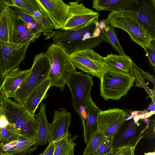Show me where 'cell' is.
Returning a JSON list of instances; mask_svg holds the SVG:
<instances>
[{
  "instance_id": "obj_7",
  "label": "cell",
  "mask_w": 155,
  "mask_h": 155,
  "mask_svg": "<svg viewBox=\"0 0 155 155\" xmlns=\"http://www.w3.org/2000/svg\"><path fill=\"white\" fill-rule=\"evenodd\" d=\"M66 84L71 93L73 107L78 113L91 95L94 84L93 78L89 74L76 71L71 74Z\"/></svg>"
},
{
  "instance_id": "obj_2",
  "label": "cell",
  "mask_w": 155,
  "mask_h": 155,
  "mask_svg": "<svg viewBox=\"0 0 155 155\" xmlns=\"http://www.w3.org/2000/svg\"><path fill=\"white\" fill-rule=\"evenodd\" d=\"M50 66L48 79L51 87L64 89L66 82L76 71L69 54L63 48L54 43L50 45L45 53Z\"/></svg>"
},
{
  "instance_id": "obj_9",
  "label": "cell",
  "mask_w": 155,
  "mask_h": 155,
  "mask_svg": "<svg viewBox=\"0 0 155 155\" xmlns=\"http://www.w3.org/2000/svg\"><path fill=\"white\" fill-rule=\"evenodd\" d=\"M67 17L61 28L64 31H76L84 28L98 18L99 13L87 8L78 1L69 2Z\"/></svg>"
},
{
  "instance_id": "obj_6",
  "label": "cell",
  "mask_w": 155,
  "mask_h": 155,
  "mask_svg": "<svg viewBox=\"0 0 155 155\" xmlns=\"http://www.w3.org/2000/svg\"><path fill=\"white\" fill-rule=\"evenodd\" d=\"M50 68L44 53L36 54L28 76L16 92L14 101L24 105L31 93L48 78Z\"/></svg>"
},
{
  "instance_id": "obj_35",
  "label": "cell",
  "mask_w": 155,
  "mask_h": 155,
  "mask_svg": "<svg viewBox=\"0 0 155 155\" xmlns=\"http://www.w3.org/2000/svg\"><path fill=\"white\" fill-rule=\"evenodd\" d=\"M137 69L140 74L143 78L148 80L153 84L154 87V90H155V78L154 77L150 75L148 72L143 71L138 66Z\"/></svg>"
},
{
  "instance_id": "obj_20",
  "label": "cell",
  "mask_w": 155,
  "mask_h": 155,
  "mask_svg": "<svg viewBox=\"0 0 155 155\" xmlns=\"http://www.w3.org/2000/svg\"><path fill=\"white\" fill-rule=\"evenodd\" d=\"M138 0H93L92 7L97 11L118 12L132 8Z\"/></svg>"
},
{
  "instance_id": "obj_45",
  "label": "cell",
  "mask_w": 155,
  "mask_h": 155,
  "mask_svg": "<svg viewBox=\"0 0 155 155\" xmlns=\"http://www.w3.org/2000/svg\"><path fill=\"white\" fill-rule=\"evenodd\" d=\"M144 155H155V151H154L148 152L146 153H145Z\"/></svg>"
},
{
  "instance_id": "obj_29",
  "label": "cell",
  "mask_w": 155,
  "mask_h": 155,
  "mask_svg": "<svg viewBox=\"0 0 155 155\" xmlns=\"http://www.w3.org/2000/svg\"><path fill=\"white\" fill-rule=\"evenodd\" d=\"M105 138L104 136L102 133L96 130L87 144L82 155H92Z\"/></svg>"
},
{
  "instance_id": "obj_40",
  "label": "cell",
  "mask_w": 155,
  "mask_h": 155,
  "mask_svg": "<svg viewBox=\"0 0 155 155\" xmlns=\"http://www.w3.org/2000/svg\"><path fill=\"white\" fill-rule=\"evenodd\" d=\"M155 111H151L148 113H145L138 116L139 119H145L150 117L152 115L154 114Z\"/></svg>"
},
{
  "instance_id": "obj_31",
  "label": "cell",
  "mask_w": 155,
  "mask_h": 155,
  "mask_svg": "<svg viewBox=\"0 0 155 155\" xmlns=\"http://www.w3.org/2000/svg\"><path fill=\"white\" fill-rule=\"evenodd\" d=\"M20 137L15 132L9 124L6 127L1 128L0 143L3 144L17 140Z\"/></svg>"
},
{
  "instance_id": "obj_8",
  "label": "cell",
  "mask_w": 155,
  "mask_h": 155,
  "mask_svg": "<svg viewBox=\"0 0 155 155\" xmlns=\"http://www.w3.org/2000/svg\"><path fill=\"white\" fill-rule=\"evenodd\" d=\"M70 57L75 67L99 79L106 70L104 57L93 49L76 51L70 54Z\"/></svg>"
},
{
  "instance_id": "obj_15",
  "label": "cell",
  "mask_w": 155,
  "mask_h": 155,
  "mask_svg": "<svg viewBox=\"0 0 155 155\" xmlns=\"http://www.w3.org/2000/svg\"><path fill=\"white\" fill-rule=\"evenodd\" d=\"M72 116L63 108L54 111L53 120L50 124L51 141L54 143L70 134L68 131Z\"/></svg>"
},
{
  "instance_id": "obj_44",
  "label": "cell",
  "mask_w": 155,
  "mask_h": 155,
  "mask_svg": "<svg viewBox=\"0 0 155 155\" xmlns=\"http://www.w3.org/2000/svg\"><path fill=\"white\" fill-rule=\"evenodd\" d=\"M2 144L0 143V155H11L4 151L2 148Z\"/></svg>"
},
{
  "instance_id": "obj_10",
  "label": "cell",
  "mask_w": 155,
  "mask_h": 155,
  "mask_svg": "<svg viewBox=\"0 0 155 155\" xmlns=\"http://www.w3.org/2000/svg\"><path fill=\"white\" fill-rule=\"evenodd\" d=\"M30 44L0 41V66L4 76L19 67L25 57Z\"/></svg>"
},
{
  "instance_id": "obj_37",
  "label": "cell",
  "mask_w": 155,
  "mask_h": 155,
  "mask_svg": "<svg viewBox=\"0 0 155 155\" xmlns=\"http://www.w3.org/2000/svg\"><path fill=\"white\" fill-rule=\"evenodd\" d=\"M18 142V139L17 140L13 141L4 144H2V149L4 151L6 152L14 147L16 144Z\"/></svg>"
},
{
  "instance_id": "obj_32",
  "label": "cell",
  "mask_w": 155,
  "mask_h": 155,
  "mask_svg": "<svg viewBox=\"0 0 155 155\" xmlns=\"http://www.w3.org/2000/svg\"><path fill=\"white\" fill-rule=\"evenodd\" d=\"M114 138L105 137L92 155H108L112 151Z\"/></svg>"
},
{
  "instance_id": "obj_27",
  "label": "cell",
  "mask_w": 155,
  "mask_h": 155,
  "mask_svg": "<svg viewBox=\"0 0 155 155\" xmlns=\"http://www.w3.org/2000/svg\"><path fill=\"white\" fill-rule=\"evenodd\" d=\"M71 134L55 143V148L53 155H74V142L77 135L71 137Z\"/></svg>"
},
{
  "instance_id": "obj_46",
  "label": "cell",
  "mask_w": 155,
  "mask_h": 155,
  "mask_svg": "<svg viewBox=\"0 0 155 155\" xmlns=\"http://www.w3.org/2000/svg\"><path fill=\"white\" fill-rule=\"evenodd\" d=\"M2 115H2L1 114V113H0V117L2 116Z\"/></svg>"
},
{
  "instance_id": "obj_34",
  "label": "cell",
  "mask_w": 155,
  "mask_h": 155,
  "mask_svg": "<svg viewBox=\"0 0 155 155\" xmlns=\"http://www.w3.org/2000/svg\"><path fill=\"white\" fill-rule=\"evenodd\" d=\"M13 17L24 21L25 23L35 22L32 15L27 14L19 9L14 8L13 10Z\"/></svg>"
},
{
  "instance_id": "obj_25",
  "label": "cell",
  "mask_w": 155,
  "mask_h": 155,
  "mask_svg": "<svg viewBox=\"0 0 155 155\" xmlns=\"http://www.w3.org/2000/svg\"><path fill=\"white\" fill-rule=\"evenodd\" d=\"M106 27L101 30V36L103 41L109 43L120 55H126L118 39L114 28L107 20L104 19Z\"/></svg>"
},
{
  "instance_id": "obj_28",
  "label": "cell",
  "mask_w": 155,
  "mask_h": 155,
  "mask_svg": "<svg viewBox=\"0 0 155 155\" xmlns=\"http://www.w3.org/2000/svg\"><path fill=\"white\" fill-rule=\"evenodd\" d=\"M8 7H13L31 15L38 10L39 6L36 0H4Z\"/></svg>"
},
{
  "instance_id": "obj_12",
  "label": "cell",
  "mask_w": 155,
  "mask_h": 155,
  "mask_svg": "<svg viewBox=\"0 0 155 155\" xmlns=\"http://www.w3.org/2000/svg\"><path fill=\"white\" fill-rule=\"evenodd\" d=\"M39 8L53 23L55 29H61L68 15L69 6L62 0H36Z\"/></svg>"
},
{
  "instance_id": "obj_13",
  "label": "cell",
  "mask_w": 155,
  "mask_h": 155,
  "mask_svg": "<svg viewBox=\"0 0 155 155\" xmlns=\"http://www.w3.org/2000/svg\"><path fill=\"white\" fill-rule=\"evenodd\" d=\"M130 9L146 31L155 39V0H138Z\"/></svg>"
},
{
  "instance_id": "obj_39",
  "label": "cell",
  "mask_w": 155,
  "mask_h": 155,
  "mask_svg": "<svg viewBox=\"0 0 155 155\" xmlns=\"http://www.w3.org/2000/svg\"><path fill=\"white\" fill-rule=\"evenodd\" d=\"M9 123L4 115L0 117V128H4L6 127Z\"/></svg>"
},
{
  "instance_id": "obj_48",
  "label": "cell",
  "mask_w": 155,
  "mask_h": 155,
  "mask_svg": "<svg viewBox=\"0 0 155 155\" xmlns=\"http://www.w3.org/2000/svg\"><path fill=\"white\" fill-rule=\"evenodd\" d=\"M0 130H1V128H0Z\"/></svg>"
},
{
  "instance_id": "obj_43",
  "label": "cell",
  "mask_w": 155,
  "mask_h": 155,
  "mask_svg": "<svg viewBox=\"0 0 155 155\" xmlns=\"http://www.w3.org/2000/svg\"><path fill=\"white\" fill-rule=\"evenodd\" d=\"M5 77L2 74L1 68L0 66V88L4 80Z\"/></svg>"
},
{
  "instance_id": "obj_41",
  "label": "cell",
  "mask_w": 155,
  "mask_h": 155,
  "mask_svg": "<svg viewBox=\"0 0 155 155\" xmlns=\"http://www.w3.org/2000/svg\"><path fill=\"white\" fill-rule=\"evenodd\" d=\"M8 7L5 3L4 0H0V15Z\"/></svg>"
},
{
  "instance_id": "obj_19",
  "label": "cell",
  "mask_w": 155,
  "mask_h": 155,
  "mask_svg": "<svg viewBox=\"0 0 155 155\" xmlns=\"http://www.w3.org/2000/svg\"><path fill=\"white\" fill-rule=\"evenodd\" d=\"M104 64L107 69L116 71L129 73L133 61L129 56L111 53L104 57Z\"/></svg>"
},
{
  "instance_id": "obj_21",
  "label": "cell",
  "mask_w": 155,
  "mask_h": 155,
  "mask_svg": "<svg viewBox=\"0 0 155 155\" xmlns=\"http://www.w3.org/2000/svg\"><path fill=\"white\" fill-rule=\"evenodd\" d=\"M51 87V82L48 78L35 89L28 97L23 105L32 115H35L37 108L41 101L45 97Z\"/></svg>"
},
{
  "instance_id": "obj_16",
  "label": "cell",
  "mask_w": 155,
  "mask_h": 155,
  "mask_svg": "<svg viewBox=\"0 0 155 155\" xmlns=\"http://www.w3.org/2000/svg\"><path fill=\"white\" fill-rule=\"evenodd\" d=\"M29 71L30 69L22 70L18 67L5 75L0 88L6 97H15L17 91L25 80Z\"/></svg>"
},
{
  "instance_id": "obj_22",
  "label": "cell",
  "mask_w": 155,
  "mask_h": 155,
  "mask_svg": "<svg viewBox=\"0 0 155 155\" xmlns=\"http://www.w3.org/2000/svg\"><path fill=\"white\" fill-rule=\"evenodd\" d=\"M32 17L36 24L38 33H42L45 40L52 38L56 31L54 30L53 23L43 11L39 8Z\"/></svg>"
},
{
  "instance_id": "obj_1",
  "label": "cell",
  "mask_w": 155,
  "mask_h": 155,
  "mask_svg": "<svg viewBox=\"0 0 155 155\" xmlns=\"http://www.w3.org/2000/svg\"><path fill=\"white\" fill-rule=\"evenodd\" d=\"M98 19L79 30L56 31L52 38L54 43L62 47L70 54L76 51L93 49L99 46L103 41Z\"/></svg>"
},
{
  "instance_id": "obj_38",
  "label": "cell",
  "mask_w": 155,
  "mask_h": 155,
  "mask_svg": "<svg viewBox=\"0 0 155 155\" xmlns=\"http://www.w3.org/2000/svg\"><path fill=\"white\" fill-rule=\"evenodd\" d=\"M4 95L0 88V113L2 115H4L3 105Z\"/></svg>"
},
{
  "instance_id": "obj_24",
  "label": "cell",
  "mask_w": 155,
  "mask_h": 155,
  "mask_svg": "<svg viewBox=\"0 0 155 155\" xmlns=\"http://www.w3.org/2000/svg\"><path fill=\"white\" fill-rule=\"evenodd\" d=\"M38 145L35 140L20 137L16 144L6 152L11 155H31L37 149Z\"/></svg>"
},
{
  "instance_id": "obj_36",
  "label": "cell",
  "mask_w": 155,
  "mask_h": 155,
  "mask_svg": "<svg viewBox=\"0 0 155 155\" xmlns=\"http://www.w3.org/2000/svg\"><path fill=\"white\" fill-rule=\"evenodd\" d=\"M55 148L54 142L51 141L49 142L46 149L42 153V155H53Z\"/></svg>"
},
{
  "instance_id": "obj_4",
  "label": "cell",
  "mask_w": 155,
  "mask_h": 155,
  "mask_svg": "<svg viewBox=\"0 0 155 155\" xmlns=\"http://www.w3.org/2000/svg\"><path fill=\"white\" fill-rule=\"evenodd\" d=\"M106 19L114 28L127 32L132 40L144 51L150 42L155 40L138 21L130 9L110 12Z\"/></svg>"
},
{
  "instance_id": "obj_33",
  "label": "cell",
  "mask_w": 155,
  "mask_h": 155,
  "mask_svg": "<svg viewBox=\"0 0 155 155\" xmlns=\"http://www.w3.org/2000/svg\"><path fill=\"white\" fill-rule=\"evenodd\" d=\"M146 55L148 57L150 63L153 67L154 70L155 69V40L152 41L149 46L145 49Z\"/></svg>"
},
{
  "instance_id": "obj_3",
  "label": "cell",
  "mask_w": 155,
  "mask_h": 155,
  "mask_svg": "<svg viewBox=\"0 0 155 155\" xmlns=\"http://www.w3.org/2000/svg\"><path fill=\"white\" fill-rule=\"evenodd\" d=\"M3 111L4 115L16 133L35 141L38 122L23 105L4 95Z\"/></svg>"
},
{
  "instance_id": "obj_17",
  "label": "cell",
  "mask_w": 155,
  "mask_h": 155,
  "mask_svg": "<svg viewBox=\"0 0 155 155\" xmlns=\"http://www.w3.org/2000/svg\"><path fill=\"white\" fill-rule=\"evenodd\" d=\"M41 35L35 34L29 30L24 21L13 17L10 42L19 44H30Z\"/></svg>"
},
{
  "instance_id": "obj_26",
  "label": "cell",
  "mask_w": 155,
  "mask_h": 155,
  "mask_svg": "<svg viewBox=\"0 0 155 155\" xmlns=\"http://www.w3.org/2000/svg\"><path fill=\"white\" fill-rule=\"evenodd\" d=\"M138 126L134 120L130 121L126 129L117 139L113 147L124 145L135 141L138 138L137 130Z\"/></svg>"
},
{
  "instance_id": "obj_23",
  "label": "cell",
  "mask_w": 155,
  "mask_h": 155,
  "mask_svg": "<svg viewBox=\"0 0 155 155\" xmlns=\"http://www.w3.org/2000/svg\"><path fill=\"white\" fill-rule=\"evenodd\" d=\"M13 18V10L10 7L0 15V41L9 42Z\"/></svg>"
},
{
  "instance_id": "obj_18",
  "label": "cell",
  "mask_w": 155,
  "mask_h": 155,
  "mask_svg": "<svg viewBox=\"0 0 155 155\" xmlns=\"http://www.w3.org/2000/svg\"><path fill=\"white\" fill-rule=\"evenodd\" d=\"M45 104L41 103L38 113L34 115L38 122L35 141L38 145L43 146L51 141L50 123L46 117Z\"/></svg>"
},
{
  "instance_id": "obj_47",
  "label": "cell",
  "mask_w": 155,
  "mask_h": 155,
  "mask_svg": "<svg viewBox=\"0 0 155 155\" xmlns=\"http://www.w3.org/2000/svg\"><path fill=\"white\" fill-rule=\"evenodd\" d=\"M42 155V153L41 154H39V155Z\"/></svg>"
},
{
  "instance_id": "obj_14",
  "label": "cell",
  "mask_w": 155,
  "mask_h": 155,
  "mask_svg": "<svg viewBox=\"0 0 155 155\" xmlns=\"http://www.w3.org/2000/svg\"><path fill=\"white\" fill-rule=\"evenodd\" d=\"M101 110L94 102L91 95L78 113L82 120L84 141L86 144L97 130V117Z\"/></svg>"
},
{
  "instance_id": "obj_11",
  "label": "cell",
  "mask_w": 155,
  "mask_h": 155,
  "mask_svg": "<svg viewBox=\"0 0 155 155\" xmlns=\"http://www.w3.org/2000/svg\"><path fill=\"white\" fill-rule=\"evenodd\" d=\"M126 113L118 108L101 110L97 117V130L105 137L115 138L126 119Z\"/></svg>"
},
{
  "instance_id": "obj_5",
  "label": "cell",
  "mask_w": 155,
  "mask_h": 155,
  "mask_svg": "<svg viewBox=\"0 0 155 155\" xmlns=\"http://www.w3.org/2000/svg\"><path fill=\"white\" fill-rule=\"evenodd\" d=\"M100 95L105 100H119L126 95L135 79L131 73L106 69L100 79Z\"/></svg>"
},
{
  "instance_id": "obj_42",
  "label": "cell",
  "mask_w": 155,
  "mask_h": 155,
  "mask_svg": "<svg viewBox=\"0 0 155 155\" xmlns=\"http://www.w3.org/2000/svg\"><path fill=\"white\" fill-rule=\"evenodd\" d=\"M98 27L100 30H104L106 27V24L104 19L100 20Z\"/></svg>"
},
{
  "instance_id": "obj_30",
  "label": "cell",
  "mask_w": 155,
  "mask_h": 155,
  "mask_svg": "<svg viewBox=\"0 0 155 155\" xmlns=\"http://www.w3.org/2000/svg\"><path fill=\"white\" fill-rule=\"evenodd\" d=\"M143 137L140 136L134 142L124 145L114 147L108 155H134L136 146Z\"/></svg>"
}]
</instances>
